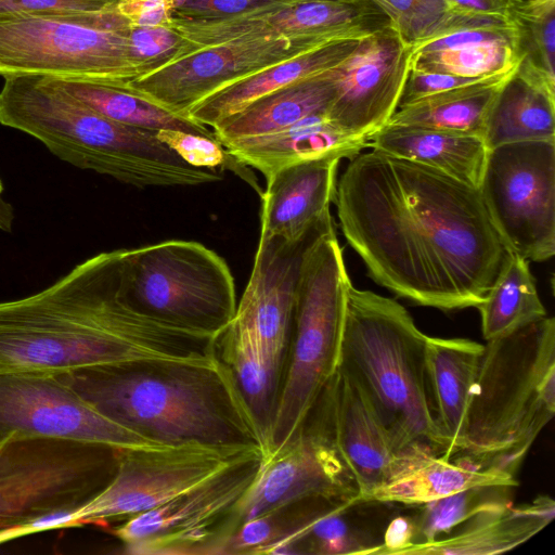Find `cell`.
Segmentation results:
<instances>
[{
	"mask_svg": "<svg viewBox=\"0 0 555 555\" xmlns=\"http://www.w3.org/2000/svg\"><path fill=\"white\" fill-rule=\"evenodd\" d=\"M334 202L369 275L420 306L477 308L508 251L478 188L405 158L359 153Z\"/></svg>",
	"mask_w": 555,
	"mask_h": 555,
	"instance_id": "1",
	"label": "cell"
},
{
	"mask_svg": "<svg viewBox=\"0 0 555 555\" xmlns=\"http://www.w3.org/2000/svg\"><path fill=\"white\" fill-rule=\"evenodd\" d=\"M121 250L88 258L38 293L0 301V372L60 375L131 362L212 360L217 336L156 320L126 300Z\"/></svg>",
	"mask_w": 555,
	"mask_h": 555,
	"instance_id": "2",
	"label": "cell"
},
{
	"mask_svg": "<svg viewBox=\"0 0 555 555\" xmlns=\"http://www.w3.org/2000/svg\"><path fill=\"white\" fill-rule=\"evenodd\" d=\"M60 375L101 414L154 442L256 447L264 454L255 418L218 356L201 363L131 362Z\"/></svg>",
	"mask_w": 555,
	"mask_h": 555,
	"instance_id": "3",
	"label": "cell"
},
{
	"mask_svg": "<svg viewBox=\"0 0 555 555\" xmlns=\"http://www.w3.org/2000/svg\"><path fill=\"white\" fill-rule=\"evenodd\" d=\"M0 124L40 141L80 169L137 188L193 186L220 181L223 170L195 167L159 140L158 131L114 121L56 86L48 76H4Z\"/></svg>",
	"mask_w": 555,
	"mask_h": 555,
	"instance_id": "4",
	"label": "cell"
},
{
	"mask_svg": "<svg viewBox=\"0 0 555 555\" xmlns=\"http://www.w3.org/2000/svg\"><path fill=\"white\" fill-rule=\"evenodd\" d=\"M555 414V319L481 344L451 457L516 476Z\"/></svg>",
	"mask_w": 555,
	"mask_h": 555,
	"instance_id": "5",
	"label": "cell"
},
{
	"mask_svg": "<svg viewBox=\"0 0 555 555\" xmlns=\"http://www.w3.org/2000/svg\"><path fill=\"white\" fill-rule=\"evenodd\" d=\"M428 337L398 301L350 285L338 366L404 448L443 452L427 376Z\"/></svg>",
	"mask_w": 555,
	"mask_h": 555,
	"instance_id": "6",
	"label": "cell"
},
{
	"mask_svg": "<svg viewBox=\"0 0 555 555\" xmlns=\"http://www.w3.org/2000/svg\"><path fill=\"white\" fill-rule=\"evenodd\" d=\"M350 285L334 228L307 249L301 261L286 370L264 454L297 433L336 372Z\"/></svg>",
	"mask_w": 555,
	"mask_h": 555,
	"instance_id": "7",
	"label": "cell"
},
{
	"mask_svg": "<svg viewBox=\"0 0 555 555\" xmlns=\"http://www.w3.org/2000/svg\"><path fill=\"white\" fill-rule=\"evenodd\" d=\"M120 450L54 437L0 441V543L18 538L28 525L89 503L113 479Z\"/></svg>",
	"mask_w": 555,
	"mask_h": 555,
	"instance_id": "8",
	"label": "cell"
},
{
	"mask_svg": "<svg viewBox=\"0 0 555 555\" xmlns=\"http://www.w3.org/2000/svg\"><path fill=\"white\" fill-rule=\"evenodd\" d=\"M121 289L139 312L217 337L237 306L234 279L224 259L193 241L122 249Z\"/></svg>",
	"mask_w": 555,
	"mask_h": 555,
	"instance_id": "9",
	"label": "cell"
},
{
	"mask_svg": "<svg viewBox=\"0 0 555 555\" xmlns=\"http://www.w3.org/2000/svg\"><path fill=\"white\" fill-rule=\"evenodd\" d=\"M129 21L100 12L0 15V75L39 74L125 86L137 79Z\"/></svg>",
	"mask_w": 555,
	"mask_h": 555,
	"instance_id": "10",
	"label": "cell"
},
{
	"mask_svg": "<svg viewBox=\"0 0 555 555\" xmlns=\"http://www.w3.org/2000/svg\"><path fill=\"white\" fill-rule=\"evenodd\" d=\"M257 453L263 454L256 447L203 443L121 449L111 482L89 503L65 513L63 528L126 520Z\"/></svg>",
	"mask_w": 555,
	"mask_h": 555,
	"instance_id": "11",
	"label": "cell"
},
{
	"mask_svg": "<svg viewBox=\"0 0 555 555\" xmlns=\"http://www.w3.org/2000/svg\"><path fill=\"white\" fill-rule=\"evenodd\" d=\"M478 190L507 250L538 262L555 255V142L489 149Z\"/></svg>",
	"mask_w": 555,
	"mask_h": 555,
	"instance_id": "12",
	"label": "cell"
},
{
	"mask_svg": "<svg viewBox=\"0 0 555 555\" xmlns=\"http://www.w3.org/2000/svg\"><path fill=\"white\" fill-rule=\"evenodd\" d=\"M262 453L254 454L176 496L126 519L114 534L134 555H216L234 531L237 506L253 483Z\"/></svg>",
	"mask_w": 555,
	"mask_h": 555,
	"instance_id": "13",
	"label": "cell"
},
{
	"mask_svg": "<svg viewBox=\"0 0 555 555\" xmlns=\"http://www.w3.org/2000/svg\"><path fill=\"white\" fill-rule=\"evenodd\" d=\"M305 422L332 444L353 478L361 500L370 503L380 487L431 455L428 447H402L379 418L360 385L337 367Z\"/></svg>",
	"mask_w": 555,
	"mask_h": 555,
	"instance_id": "14",
	"label": "cell"
},
{
	"mask_svg": "<svg viewBox=\"0 0 555 555\" xmlns=\"http://www.w3.org/2000/svg\"><path fill=\"white\" fill-rule=\"evenodd\" d=\"M10 436L54 437L118 449L164 446L107 418L61 375L0 372V441Z\"/></svg>",
	"mask_w": 555,
	"mask_h": 555,
	"instance_id": "15",
	"label": "cell"
},
{
	"mask_svg": "<svg viewBox=\"0 0 555 555\" xmlns=\"http://www.w3.org/2000/svg\"><path fill=\"white\" fill-rule=\"evenodd\" d=\"M321 43L276 35H244L203 47L122 87L188 116L194 104L224 86Z\"/></svg>",
	"mask_w": 555,
	"mask_h": 555,
	"instance_id": "16",
	"label": "cell"
},
{
	"mask_svg": "<svg viewBox=\"0 0 555 555\" xmlns=\"http://www.w3.org/2000/svg\"><path fill=\"white\" fill-rule=\"evenodd\" d=\"M307 498L363 503L332 444L305 422L285 443L262 456L256 477L237 506L234 530L246 520Z\"/></svg>",
	"mask_w": 555,
	"mask_h": 555,
	"instance_id": "17",
	"label": "cell"
},
{
	"mask_svg": "<svg viewBox=\"0 0 555 555\" xmlns=\"http://www.w3.org/2000/svg\"><path fill=\"white\" fill-rule=\"evenodd\" d=\"M411 54L412 47L391 25L363 37L341 64L337 91L326 112L330 122L369 142L397 109Z\"/></svg>",
	"mask_w": 555,
	"mask_h": 555,
	"instance_id": "18",
	"label": "cell"
},
{
	"mask_svg": "<svg viewBox=\"0 0 555 555\" xmlns=\"http://www.w3.org/2000/svg\"><path fill=\"white\" fill-rule=\"evenodd\" d=\"M171 25L201 49L251 34L321 43L337 38L365 37L391 24L372 0H302L257 17L209 23L172 20Z\"/></svg>",
	"mask_w": 555,
	"mask_h": 555,
	"instance_id": "19",
	"label": "cell"
},
{
	"mask_svg": "<svg viewBox=\"0 0 555 555\" xmlns=\"http://www.w3.org/2000/svg\"><path fill=\"white\" fill-rule=\"evenodd\" d=\"M340 159L296 163L267 178L260 195V236L294 241L331 214Z\"/></svg>",
	"mask_w": 555,
	"mask_h": 555,
	"instance_id": "20",
	"label": "cell"
},
{
	"mask_svg": "<svg viewBox=\"0 0 555 555\" xmlns=\"http://www.w3.org/2000/svg\"><path fill=\"white\" fill-rule=\"evenodd\" d=\"M555 516V502L539 495L530 502L485 509L444 537L410 546L403 555H493L511 551L544 529Z\"/></svg>",
	"mask_w": 555,
	"mask_h": 555,
	"instance_id": "21",
	"label": "cell"
},
{
	"mask_svg": "<svg viewBox=\"0 0 555 555\" xmlns=\"http://www.w3.org/2000/svg\"><path fill=\"white\" fill-rule=\"evenodd\" d=\"M517 34L507 21L464 27L412 48L410 67L487 78L514 70Z\"/></svg>",
	"mask_w": 555,
	"mask_h": 555,
	"instance_id": "22",
	"label": "cell"
},
{
	"mask_svg": "<svg viewBox=\"0 0 555 555\" xmlns=\"http://www.w3.org/2000/svg\"><path fill=\"white\" fill-rule=\"evenodd\" d=\"M363 37L337 38L270 65L212 92L188 111V117L215 127L255 100L343 64Z\"/></svg>",
	"mask_w": 555,
	"mask_h": 555,
	"instance_id": "23",
	"label": "cell"
},
{
	"mask_svg": "<svg viewBox=\"0 0 555 555\" xmlns=\"http://www.w3.org/2000/svg\"><path fill=\"white\" fill-rule=\"evenodd\" d=\"M341 64L268 93L218 122L217 140L233 142L272 134L317 114H326L333 102Z\"/></svg>",
	"mask_w": 555,
	"mask_h": 555,
	"instance_id": "24",
	"label": "cell"
},
{
	"mask_svg": "<svg viewBox=\"0 0 555 555\" xmlns=\"http://www.w3.org/2000/svg\"><path fill=\"white\" fill-rule=\"evenodd\" d=\"M369 145L365 140L345 134L330 122L326 114H317L282 131L233 142L224 147L267 179L296 163L324 157L351 159Z\"/></svg>",
	"mask_w": 555,
	"mask_h": 555,
	"instance_id": "25",
	"label": "cell"
},
{
	"mask_svg": "<svg viewBox=\"0 0 555 555\" xmlns=\"http://www.w3.org/2000/svg\"><path fill=\"white\" fill-rule=\"evenodd\" d=\"M482 140L488 150L516 142H555V88L517 64L492 102Z\"/></svg>",
	"mask_w": 555,
	"mask_h": 555,
	"instance_id": "26",
	"label": "cell"
},
{
	"mask_svg": "<svg viewBox=\"0 0 555 555\" xmlns=\"http://www.w3.org/2000/svg\"><path fill=\"white\" fill-rule=\"evenodd\" d=\"M372 150L405 158L478 188L488 149L479 137L386 124L370 138Z\"/></svg>",
	"mask_w": 555,
	"mask_h": 555,
	"instance_id": "27",
	"label": "cell"
},
{
	"mask_svg": "<svg viewBox=\"0 0 555 555\" xmlns=\"http://www.w3.org/2000/svg\"><path fill=\"white\" fill-rule=\"evenodd\" d=\"M481 343L428 337L427 376L433 413L443 457L454 453Z\"/></svg>",
	"mask_w": 555,
	"mask_h": 555,
	"instance_id": "28",
	"label": "cell"
},
{
	"mask_svg": "<svg viewBox=\"0 0 555 555\" xmlns=\"http://www.w3.org/2000/svg\"><path fill=\"white\" fill-rule=\"evenodd\" d=\"M216 353L232 373L261 433L266 453L283 369L266 352L256 335L234 319L217 337Z\"/></svg>",
	"mask_w": 555,
	"mask_h": 555,
	"instance_id": "29",
	"label": "cell"
},
{
	"mask_svg": "<svg viewBox=\"0 0 555 555\" xmlns=\"http://www.w3.org/2000/svg\"><path fill=\"white\" fill-rule=\"evenodd\" d=\"M517 487L516 476L485 468L465 457L431 455L412 469L378 488L370 503L420 506L473 487Z\"/></svg>",
	"mask_w": 555,
	"mask_h": 555,
	"instance_id": "30",
	"label": "cell"
},
{
	"mask_svg": "<svg viewBox=\"0 0 555 555\" xmlns=\"http://www.w3.org/2000/svg\"><path fill=\"white\" fill-rule=\"evenodd\" d=\"M512 72L398 107L387 124L423 127L482 139L492 102L502 82Z\"/></svg>",
	"mask_w": 555,
	"mask_h": 555,
	"instance_id": "31",
	"label": "cell"
},
{
	"mask_svg": "<svg viewBox=\"0 0 555 555\" xmlns=\"http://www.w3.org/2000/svg\"><path fill=\"white\" fill-rule=\"evenodd\" d=\"M48 77L77 100L119 124L153 131L177 130L217 140L208 127L126 87L76 77Z\"/></svg>",
	"mask_w": 555,
	"mask_h": 555,
	"instance_id": "32",
	"label": "cell"
},
{
	"mask_svg": "<svg viewBox=\"0 0 555 555\" xmlns=\"http://www.w3.org/2000/svg\"><path fill=\"white\" fill-rule=\"evenodd\" d=\"M477 309L486 340L512 333L547 315L528 260L509 250Z\"/></svg>",
	"mask_w": 555,
	"mask_h": 555,
	"instance_id": "33",
	"label": "cell"
},
{
	"mask_svg": "<svg viewBox=\"0 0 555 555\" xmlns=\"http://www.w3.org/2000/svg\"><path fill=\"white\" fill-rule=\"evenodd\" d=\"M354 505H332L294 534L274 544L271 554L379 555L383 538H376L347 517Z\"/></svg>",
	"mask_w": 555,
	"mask_h": 555,
	"instance_id": "34",
	"label": "cell"
},
{
	"mask_svg": "<svg viewBox=\"0 0 555 555\" xmlns=\"http://www.w3.org/2000/svg\"><path fill=\"white\" fill-rule=\"evenodd\" d=\"M404 43L414 48L454 30L507 21L455 11L448 0H372Z\"/></svg>",
	"mask_w": 555,
	"mask_h": 555,
	"instance_id": "35",
	"label": "cell"
},
{
	"mask_svg": "<svg viewBox=\"0 0 555 555\" xmlns=\"http://www.w3.org/2000/svg\"><path fill=\"white\" fill-rule=\"evenodd\" d=\"M506 20L517 34L518 64L555 88V0H516Z\"/></svg>",
	"mask_w": 555,
	"mask_h": 555,
	"instance_id": "36",
	"label": "cell"
},
{
	"mask_svg": "<svg viewBox=\"0 0 555 555\" xmlns=\"http://www.w3.org/2000/svg\"><path fill=\"white\" fill-rule=\"evenodd\" d=\"M512 489L508 486L473 487L420 505V512L412 516V545L438 540L477 513L512 503Z\"/></svg>",
	"mask_w": 555,
	"mask_h": 555,
	"instance_id": "37",
	"label": "cell"
},
{
	"mask_svg": "<svg viewBox=\"0 0 555 555\" xmlns=\"http://www.w3.org/2000/svg\"><path fill=\"white\" fill-rule=\"evenodd\" d=\"M128 55L137 78L151 74L192 53L198 48L172 25L130 26L127 34Z\"/></svg>",
	"mask_w": 555,
	"mask_h": 555,
	"instance_id": "38",
	"label": "cell"
},
{
	"mask_svg": "<svg viewBox=\"0 0 555 555\" xmlns=\"http://www.w3.org/2000/svg\"><path fill=\"white\" fill-rule=\"evenodd\" d=\"M157 137L190 165L230 170L261 195L262 190L254 172L231 155L218 140L177 130H159Z\"/></svg>",
	"mask_w": 555,
	"mask_h": 555,
	"instance_id": "39",
	"label": "cell"
},
{
	"mask_svg": "<svg viewBox=\"0 0 555 555\" xmlns=\"http://www.w3.org/2000/svg\"><path fill=\"white\" fill-rule=\"evenodd\" d=\"M302 0H172L171 18L195 23L257 17Z\"/></svg>",
	"mask_w": 555,
	"mask_h": 555,
	"instance_id": "40",
	"label": "cell"
},
{
	"mask_svg": "<svg viewBox=\"0 0 555 555\" xmlns=\"http://www.w3.org/2000/svg\"><path fill=\"white\" fill-rule=\"evenodd\" d=\"M491 77H463L450 74L428 73L410 67L397 108L416 102L426 96L479 82Z\"/></svg>",
	"mask_w": 555,
	"mask_h": 555,
	"instance_id": "41",
	"label": "cell"
},
{
	"mask_svg": "<svg viewBox=\"0 0 555 555\" xmlns=\"http://www.w3.org/2000/svg\"><path fill=\"white\" fill-rule=\"evenodd\" d=\"M118 0H0V15L100 12Z\"/></svg>",
	"mask_w": 555,
	"mask_h": 555,
	"instance_id": "42",
	"label": "cell"
},
{
	"mask_svg": "<svg viewBox=\"0 0 555 555\" xmlns=\"http://www.w3.org/2000/svg\"><path fill=\"white\" fill-rule=\"evenodd\" d=\"M172 0H118L116 9L134 27L171 25Z\"/></svg>",
	"mask_w": 555,
	"mask_h": 555,
	"instance_id": "43",
	"label": "cell"
},
{
	"mask_svg": "<svg viewBox=\"0 0 555 555\" xmlns=\"http://www.w3.org/2000/svg\"><path fill=\"white\" fill-rule=\"evenodd\" d=\"M414 541L412 517L399 516L392 519L383 534L379 555H403Z\"/></svg>",
	"mask_w": 555,
	"mask_h": 555,
	"instance_id": "44",
	"label": "cell"
},
{
	"mask_svg": "<svg viewBox=\"0 0 555 555\" xmlns=\"http://www.w3.org/2000/svg\"><path fill=\"white\" fill-rule=\"evenodd\" d=\"M451 7L462 13L499 16L506 18L509 8L516 0H448Z\"/></svg>",
	"mask_w": 555,
	"mask_h": 555,
	"instance_id": "45",
	"label": "cell"
},
{
	"mask_svg": "<svg viewBox=\"0 0 555 555\" xmlns=\"http://www.w3.org/2000/svg\"><path fill=\"white\" fill-rule=\"evenodd\" d=\"M2 192H3V184H2V181L0 179V219L4 216L5 211H7V208L3 209V207H7L8 205H5V203L2 201Z\"/></svg>",
	"mask_w": 555,
	"mask_h": 555,
	"instance_id": "46",
	"label": "cell"
},
{
	"mask_svg": "<svg viewBox=\"0 0 555 555\" xmlns=\"http://www.w3.org/2000/svg\"><path fill=\"white\" fill-rule=\"evenodd\" d=\"M527 1H530V2H535V1H540V0H527Z\"/></svg>",
	"mask_w": 555,
	"mask_h": 555,
	"instance_id": "47",
	"label": "cell"
}]
</instances>
